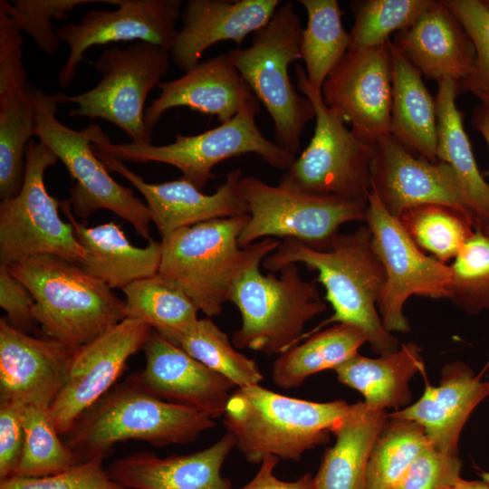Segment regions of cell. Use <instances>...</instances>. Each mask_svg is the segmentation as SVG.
Listing matches in <instances>:
<instances>
[{
    "mask_svg": "<svg viewBox=\"0 0 489 489\" xmlns=\"http://www.w3.org/2000/svg\"><path fill=\"white\" fill-rule=\"evenodd\" d=\"M298 263L318 273L314 280L324 286L325 298L334 311L320 326L302 334L298 343L326 324L345 323L360 329L375 353L385 355L399 349L398 340L385 328L376 309L386 273L373 248L368 225L350 234H338L326 250L296 239H283L262 262L269 273Z\"/></svg>",
    "mask_w": 489,
    "mask_h": 489,
    "instance_id": "cell-1",
    "label": "cell"
},
{
    "mask_svg": "<svg viewBox=\"0 0 489 489\" xmlns=\"http://www.w3.org/2000/svg\"><path fill=\"white\" fill-rule=\"evenodd\" d=\"M249 215L213 219L162 237L158 275L181 290L207 317L219 315L234 283L274 252L280 241L264 238L241 248Z\"/></svg>",
    "mask_w": 489,
    "mask_h": 489,
    "instance_id": "cell-2",
    "label": "cell"
},
{
    "mask_svg": "<svg viewBox=\"0 0 489 489\" xmlns=\"http://www.w3.org/2000/svg\"><path fill=\"white\" fill-rule=\"evenodd\" d=\"M215 426L205 414L152 395L129 375L87 409L63 436L85 461L105 459L117 443L129 439L156 447L192 443Z\"/></svg>",
    "mask_w": 489,
    "mask_h": 489,
    "instance_id": "cell-3",
    "label": "cell"
},
{
    "mask_svg": "<svg viewBox=\"0 0 489 489\" xmlns=\"http://www.w3.org/2000/svg\"><path fill=\"white\" fill-rule=\"evenodd\" d=\"M6 266L32 294L36 323L67 347L78 350L126 319L125 302L77 264L37 254Z\"/></svg>",
    "mask_w": 489,
    "mask_h": 489,
    "instance_id": "cell-4",
    "label": "cell"
},
{
    "mask_svg": "<svg viewBox=\"0 0 489 489\" xmlns=\"http://www.w3.org/2000/svg\"><path fill=\"white\" fill-rule=\"evenodd\" d=\"M350 405L344 400L292 398L251 385L232 392L223 424L251 464H261L267 456L298 461L308 450L329 441Z\"/></svg>",
    "mask_w": 489,
    "mask_h": 489,
    "instance_id": "cell-5",
    "label": "cell"
},
{
    "mask_svg": "<svg viewBox=\"0 0 489 489\" xmlns=\"http://www.w3.org/2000/svg\"><path fill=\"white\" fill-rule=\"evenodd\" d=\"M303 28L294 3L282 2L269 22L253 34L250 46L227 55L273 122L275 143L296 157L307 123L315 118L311 101L292 84L289 65L302 59Z\"/></svg>",
    "mask_w": 489,
    "mask_h": 489,
    "instance_id": "cell-6",
    "label": "cell"
},
{
    "mask_svg": "<svg viewBox=\"0 0 489 489\" xmlns=\"http://www.w3.org/2000/svg\"><path fill=\"white\" fill-rule=\"evenodd\" d=\"M256 264L234 283L229 302L241 314L233 334L237 349L281 355L297 345L305 324L326 311L315 280L304 281L297 264L283 267L281 276L264 275Z\"/></svg>",
    "mask_w": 489,
    "mask_h": 489,
    "instance_id": "cell-7",
    "label": "cell"
},
{
    "mask_svg": "<svg viewBox=\"0 0 489 489\" xmlns=\"http://www.w3.org/2000/svg\"><path fill=\"white\" fill-rule=\"evenodd\" d=\"M58 104L54 95L34 89V136L54 153L75 181L68 200L74 216L85 219L99 209L110 210L128 221L140 237L152 241L148 206L112 178L91 147L103 132L101 127L91 124L81 130L67 127L56 117Z\"/></svg>",
    "mask_w": 489,
    "mask_h": 489,
    "instance_id": "cell-8",
    "label": "cell"
},
{
    "mask_svg": "<svg viewBox=\"0 0 489 489\" xmlns=\"http://www.w3.org/2000/svg\"><path fill=\"white\" fill-rule=\"evenodd\" d=\"M260 102L243 108L234 118L205 132L176 134L172 143H112L106 133L92 142L94 151L120 161L158 162L178 168L183 177L200 190L216 177L212 169L220 162L246 153H254L273 168L287 170L296 157L266 139L255 123Z\"/></svg>",
    "mask_w": 489,
    "mask_h": 489,
    "instance_id": "cell-9",
    "label": "cell"
},
{
    "mask_svg": "<svg viewBox=\"0 0 489 489\" xmlns=\"http://www.w3.org/2000/svg\"><path fill=\"white\" fill-rule=\"evenodd\" d=\"M297 89L315 112L313 136L299 158L282 175L280 184L306 193L349 200H368L371 187L373 143L356 136L324 103L321 91L295 68Z\"/></svg>",
    "mask_w": 489,
    "mask_h": 489,
    "instance_id": "cell-10",
    "label": "cell"
},
{
    "mask_svg": "<svg viewBox=\"0 0 489 489\" xmlns=\"http://www.w3.org/2000/svg\"><path fill=\"white\" fill-rule=\"evenodd\" d=\"M170 52L145 42L124 49H104L90 62L101 78L81 94H55L60 103H73L72 117L102 119L121 129L134 143H151L152 132L145 124V101L158 87L170 66Z\"/></svg>",
    "mask_w": 489,
    "mask_h": 489,
    "instance_id": "cell-11",
    "label": "cell"
},
{
    "mask_svg": "<svg viewBox=\"0 0 489 489\" xmlns=\"http://www.w3.org/2000/svg\"><path fill=\"white\" fill-rule=\"evenodd\" d=\"M240 187L249 207V219L238 239L241 248L261 238L280 237L326 250L341 225L366 219L368 200L310 194L280 183L272 186L253 176L242 177Z\"/></svg>",
    "mask_w": 489,
    "mask_h": 489,
    "instance_id": "cell-12",
    "label": "cell"
},
{
    "mask_svg": "<svg viewBox=\"0 0 489 489\" xmlns=\"http://www.w3.org/2000/svg\"><path fill=\"white\" fill-rule=\"evenodd\" d=\"M57 160L43 142L29 141L22 188L14 197L0 202V264L37 254L82 263L84 253L72 225L62 220L61 202L49 195L44 184L46 169Z\"/></svg>",
    "mask_w": 489,
    "mask_h": 489,
    "instance_id": "cell-13",
    "label": "cell"
},
{
    "mask_svg": "<svg viewBox=\"0 0 489 489\" xmlns=\"http://www.w3.org/2000/svg\"><path fill=\"white\" fill-rule=\"evenodd\" d=\"M367 225L373 248L381 261L386 281L378 302L383 325L389 331L410 330L403 306L411 295L449 298L451 270L427 256L415 244L398 217L390 215L377 193L368 194Z\"/></svg>",
    "mask_w": 489,
    "mask_h": 489,
    "instance_id": "cell-14",
    "label": "cell"
},
{
    "mask_svg": "<svg viewBox=\"0 0 489 489\" xmlns=\"http://www.w3.org/2000/svg\"><path fill=\"white\" fill-rule=\"evenodd\" d=\"M117 5L115 10H88L78 23H69L55 32L69 46L68 57L60 70L58 84L72 82L85 52L94 45L114 42H145L170 52L177 36L181 0H101Z\"/></svg>",
    "mask_w": 489,
    "mask_h": 489,
    "instance_id": "cell-15",
    "label": "cell"
},
{
    "mask_svg": "<svg viewBox=\"0 0 489 489\" xmlns=\"http://www.w3.org/2000/svg\"><path fill=\"white\" fill-rule=\"evenodd\" d=\"M388 43L350 49L322 89L324 103L361 139L374 143L390 133L391 55Z\"/></svg>",
    "mask_w": 489,
    "mask_h": 489,
    "instance_id": "cell-16",
    "label": "cell"
},
{
    "mask_svg": "<svg viewBox=\"0 0 489 489\" xmlns=\"http://www.w3.org/2000/svg\"><path fill=\"white\" fill-rule=\"evenodd\" d=\"M152 332L147 323L126 318L77 350L67 380L49 408L61 436L117 384L129 358L144 349Z\"/></svg>",
    "mask_w": 489,
    "mask_h": 489,
    "instance_id": "cell-17",
    "label": "cell"
},
{
    "mask_svg": "<svg viewBox=\"0 0 489 489\" xmlns=\"http://www.w3.org/2000/svg\"><path fill=\"white\" fill-rule=\"evenodd\" d=\"M370 177V188L395 217L414 206L437 204L461 212L478 229L451 167L442 161L430 162L409 150L391 133L373 143Z\"/></svg>",
    "mask_w": 489,
    "mask_h": 489,
    "instance_id": "cell-18",
    "label": "cell"
},
{
    "mask_svg": "<svg viewBox=\"0 0 489 489\" xmlns=\"http://www.w3.org/2000/svg\"><path fill=\"white\" fill-rule=\"evenodd\" d=\"M77 350L36 338L0 319V399L49 409L70 373Z\"/></svg>",
    "mask_w": 489,
    "mask_h": 489,
    "instance_id": "cell-19",
    "label": "cell"
},
{
    "mask_svg": "<svg viewBox=\"0 0 489 489\" xmlns=\"http://www.w3.org/2000/svg\"><path fill=\"white\" fill-rule=\"evenodd\" d=\"M94 152L108 170L121 175L143 196L162 237L209 220L249 215L240 187L241 168L227 173L216 192L206 195L183 177L160 184L148 183L122 161Z\"/></svg>",
    "mask_w": 489,
    "mask_h": 489,
    "instance_id": "cell-20",
    "label": "cell"
},
{
    "mask_svg": "<svg viewBox=\"0 0 489 489\" xmlns=\"http://www.w3.org/2000/svg\"><path fill=\"white\" fill-rule=\"evenodd\" d=\"M143 350L145 368L130 376L145 390L213 419L224 415L228 399L236 388L232 381L154 331Z\"/></svg>",
    "mask_w": 489,
    "mask_h": 489,
    "instance_id": "cell-21",
    "label": "cell"
},
{
    "mask_svg": "<svg viewBox=\"0 0 489 489\" xmlns=\"http://www.w3.org/2000/svg\"><path fill=\"white\" fill-rule=\"evenodd\" d=\"M158 97L145 110V124L154 126L169 109L187 107L216 116L223 123L243 108L260 102L227 53H221L196 66L176 80L161 82Z\"/></svg>",
    "mask_w": 489,
    "mask_h": 489,
    "instance_id": "cell-22",
    "label": "cell"
},
{
    "mask_svg": "<svg viewBox=\"0 0 489 489\" xmlns=\"http://www.w3.org/2000/svg\"><path fill=\"white\" fill-rule=\"evenodd\" d=\"M279 0H188L182 25L170 50L173 62L185 72L196 66L204 52L222 41L241 45L251 33L264 26Z\"/></svg>",
    "mask_w": 489,
    "mask_h": 489,
    "instance_id": "cell-23",
    "label": "cell"
},
{
    "mask_svg": "<svg viewBox=\"0 0 489 489\" xmlns=\"http://www.w3.org/2000/svg\"><path fill=\"white\" fill-rule=\"evenodd\" d=\"M234 447V437L226 432L200 451L166 457L140 451L115 459L107 471L127 489H234L221 474Z\"/></svg>",
    "mask_w": 489,
    "mask_h": 489,
    "instance_id": "cell-24",
    "label": "cell"
},
{
    "mask_svg": "<svg viewBox=\"0 0 489 489\" xmlns=\"http://www.w3.org/2000/svg\"><path fill=\"white\" fill-rule=\"evenodd\" d=\"M489 396V381L461 361L446 364L438 386L427 384L412 405L388 414L415 421L435 449L457 455L461 431L473 410Z\"/></svg>",
    "mask_w": 489,
    "mask_h": 489,
    "instance_id": "cell-25",
    "label": "cell"
},
{
    "mask_svg": "<svg viewBox=\"0 0 489 489\" xmlns=\"http://www.w3.org/2000/svg\"><path fill=\"white\" fill-rule=\"evenodd\" d=\"M429 79L450 78L459 84L472 74L475 49L468 34L442 1H434L392 42Z\"/></svg>",
    "mask_w": 489,
    "mask_h": 489,
    "instance_id": "cell-26",
    "label": "cell"
},
{
    "mask_svg": "<svg viewBox=\"0 0 489 489\" xmlns=\"http://www.w3.org/2000/svg\"><path fill=\"white\" fill-rule=\"evenodd\" d=\"M61 208L72 225L84 253L79 265L91 276L111 289L122 290L136 281L158 273L161 242L152 240L145 247H137L113 221L87 227L76 220L68 200L61 202Z\"/></svg>",
    "mask_w": 489,
    "mask_h": 489,
    "instance_id": "cell-27",
    "label": "cell"
},
{
    "mask_svg": "<svg viewBox=\"0 0 489 489\" xmlns=\"http://www.w3.org/2000/svg\"><path fill=\"white\" fill-rule=\"evenodd\" d=\"M388 417L386 409L364 401L350 404L332 430L336 440L322 455L315 489H365L369 458Z\"/></svg>",
    "mask_w": 489,
    "mask_h": 489,
    "instance_id": "cell-28",
    "label": "cell"
},
{
    "mask_svg": "<svg viewBox=\"0 0 489 489\" xmlns=\"http://www.w3.org/2000/svg\"><path fill=\"white\" fill-rule=\"evenodd\" d=\"M388 46L392 72L390 133L409 150L437 163L435 98L417 68L392 42Z\"/></svg>",
    "mask_w": 489,
    "mask_h": 489,
    "instance_id": "cell-29",
    "label": "cell"
},
{
    "mask_svg": "<svg viewBox=\"0 0 489 489\" xmlns=\"http://www.w3.org/2000/svg\"><path fill=\"white\" fill-rule=\"evenodd\" d=\"M436 158L455 173L467 206L473 213L477 230L489 222V184L482 177L464 128L462 113L455 98L458 83L450 78L437 81Z\"/></svg>",
    "mask_w": 489,
    "mask_h": 489,
    "instance_id": "cell-30",
    "label": "cell"
},
{
    "mask_svg": "<svg viewBox=\"0 0 489 489\" xmlns=\"http://www.w3.org/2000/svg\"><path fill=\"white\" fill-rule=\"evenodd\" d=\"M338 380L357 391L372 407L400 410L409 404V380L425 373L420 348L408 342L394 352L368 358L359 353L334 369Z\"/></svg>",
    "mask_w": 489,
    "mask_h": 489,
    "instance_id": "cell-31",
    "label": "cell"
},
{
    "mask_svg": "<svg viewBox=\"0 0 489 489\" xmlns=\"http://www.w3.org/2000/svg\"><path fill=\"white\" fill-rule=\"evenodd\" d=\"M305 339L273 363L272 379L279 388H296L315 373L334 370L367 342L360 329L345 323H336Z\"/></svg>",
    "mask_w": 489,
    "mask_h": 489,
    "instance_id": "cell-32",
    "label": "cell"
},
{
    "mask_svg": "<svg viewBox=\"0 0 489 489\" xmlns=\"http://www.w3.org/2000/svg\"><path fill=\"white\" fill-rule=\"evenodd\" d=\"M307 13L301 55L311 85L321 91L330 73L350 46V33L343 28L342 12L337 0H300Z\"/></svg>",
    "mask_w": 489,
    "mask_h": 489,
    "instance_id": "cell-33",
    "label": "cell"
},
{
    "mask_svg": "<svg viewBox=\"0 0 489 489\" xmlns=\"http://www.w3.org/2000/svg\"><path fill=\"white\" fill-rule=\"evenodd\" d=\"M126 318L149 325L166 340L192 326L199 312L190 298L158 274L122 289Z\"/></svg>",
    "mask_w": 489,
    "mask_h": 489,
    "instance_id": "cell-34",
    "label": "cell"
},
{
    "mask_svg": "<svg viewBox=\"0 0 489 489\" xmlns=\"http://www.w3.org/2000/svg\"><path fill=\"white\" fill-rule=\"evenodd\" d=\"M168 340L228 379L236 388L257 385L264 379L255 360L237 351L226 333L209 317L198 319Z\"/></svg>",
    "mask_w": 489,
    "mask_h": 489,
    "instance_id": "cell-35",
    "label": "cell"
},
{
    "mask_svg": "<svg viewBox=\"0 0 489 489\" xmlns=\"http://www.w3.org/2000/svg\"><path fill=\"white\" fill-rule=\"evenodd\" d=\"M428 446L425 431L417 423L388 415L369 458L365 489H394Z\"/></svg>",
    "mask_w": 489,
    "mask_h": 489,
    "instance_id": "cell-36",
    "label": "cell"
},
{
    "mask_svg": "<svg viewBox=\"0 0 489 489\" xmlns=\"http://www.w3.org/2000/svg\"><path fill=\"white\" fill-rule=\"evenodd\" d=\"M35 128L34 89L0 101V198L14 197L21 190L25 150Z\"/></svg>",
    "mask_w": 489,
    "mask_h": 489,
    "instance_id": "cell-37",
    "label": "cell"
},
{
    "mask_svg": "<svg viewBox=\"0 0 489 489\" xmlns=\"http://www.w3.org/2000/svg\"><path fill=\"white\" fill-rule=\"evenodd\" d=\"M22 416L24 445L13 476H48L84 461L60 438L61 435L49 416V409L23 406Z\"/></svg>",
    "mask_w": 489,
    "mask_h": 489,
    "instance_id": "cell-38",
    "label": "cell"
},
{
    "mask_svg": "<svg viewBox=\"0 0 489 489\" xmlns=\"http://www.w3.org/2000/svg\"><path fill=\"white\" fill-rule=\"evenodd\" d=\"M398 218L421 250L443 263L455 257L475 230L471 218L444 205L414 206Z\"/></svg>",
    "mask_w": 489,
    "mask_h": 489,
    "instance_id": "cell-39",
    "label": "cell"
},
{
    "mask_svg": "<svg viewBox=\"0 0 489 489\" xmlns=\"http://www.w3.org/2000/svg\"><path fill=\"white\" fill-rule=\"evenodd\" d=\"M433 0L351 1L354 24L350 49H367L387 43L392 33L410 27ZM349 49V50H350Z\"/></svg>",
    "mask_w": 489,
    "mask_h": 489,
    "instance_id": "cell-40",
    "label": "cell"
},
{
    "mask_svg": "<svg viewBox=\"0 0 489 489\" xmlns=\"http://www.w3.org/2000/svg\"><path fill=\"white\" fill-rule=\"evenodd\" d=\"M449 267V299L469 314L489 311V236L475 230Z\"/></svg>",
    "mask_w": 489,
    "mask_h": 489,
    "instance_id": "cell-41",
    "label": "cell"
},
{
    "mask_svg": "<svg viewBox=\"0 0 489 489\" xmlns=\"http://www.w3.org/2000/svg\"><path fill=\"white\" fill-rule=\"evenodd\" d=\"M101 2L99 0H1L17 29L25 32L46 54H53L59 48L60 39L53 31V19L68 20V13L74 8Z\"/></svg>",
    "mask_w": 489,
    "mask_h": 489,
    "instance_id": "cell-42",
    "label": "cell"
},
{
    "mask_svg": "<svg viewBox=\"0 0 489 489\" xmlns=\"http://www.w3.org/2000/svg\"><path fill=\"white\" fill-rule=\"evenodd\" d=\"M441 1L459 20L475 49L474 72L459 82V93L489 96V9L481 0Z\"/></svg>",
    "mask_w": 489,
    "mask_h": 489,
    "instance_id": "cell-43",
    "label": "cell"
},
{
    "mask_svg": "<svg viewBox=\"0 0 489 489\" xmlns=\"http://www.w3.org/2000/svg\"><path fill=\"white\" fill-rule=\"evenodd\" d=\"M103 460L93 457L43 477L13 476L0 481V489H127L110 477Z\"/></svg>",
    "mask_w": 489,
    "mask_h": 489,
    "instance_id": "cell-44",
    "label": "cell"
},
{
    "mask_svg": "<svg viewBox=\"0 0 489 489\" xmlns=\"http://www.w3.org/2000/svg\"><path fill=\"white\" fill-rule=\"evenodd\" d=\"M462 463L457 455L428 446L415 459L394 489H448L460 478Z\"/></svg>",
    "mask_w": 489,
    "mask_h": 489,
    "instance_id": "cell-45",
    "label": "cell"
},
{
    "mask_svg": "<svg viewBox=\"0 0 489 489\" xmlns=\"http://www.w3.org/2000/svg\"><path fill=\"white\" fill-rule=\"evenodd\" d=\"M23 36L0 5V101L25 94L31 88L23 65Z\"/></svg>",
    "mask_w": 489,
    "mask_h": 489,
    "instance_id": "cell-46",
    "label": "cell"
},
{
    "mask_svg": "<svg viewBox=\"0 0 489 489\" xmlns=\"http://www.w3.org/2000/svg\"><path fill=\"white\" fill-rule=\"evenodd\" d=\"M22 408L0 399V481L13 476L24 449Z\"/></svg>",
    "mask_w": 489,
    "mask_h": 489,
    "instance_id": "cell-47",
    "label": "cell"
},
{
    "mask_svg": "<svg viewBox=\"0 0 489 489\" xmlns=\"http://www.w3.org/2000/svg\"><path fill=\"white\" fill-rule=\"evenodd\" d=\"M0 306L10 324L20 331L26 332L36 323L32 294L4 264H0Z\"/></svg>",
    "mask_w": 489,
    "mask_h": 489,
    "instance_id": "cell-48",
    "label": "cell"
},
{
    "mask_svg": "<svg viewBox=\"0 0 489 489\" xmlns=\"http://www.w3.org/2000/svg\"><path fill=\"white\" fill-rule=\"evenodd\" d=\"M278 461L275 456L265 457L251 481L238 489H315L313 476L309 473L292 482L278 479L274 475Z\"/></svg>",
    "mask_w": 489,
    "mask_h": 489,
    "instance_id": "cell-49",
    "label": "cell"
},
{
    "mask_svg": "<svg viewBox=\"0 0 489 489\" xmlns=\"http://www.w3.org/2000/svg\"><path fill=\"white\" fill-rule=\"evenodd\" d=\"M471 123L483 136L489 149V107L480 102L473 110ZM482 231L489 236V222Z\"/></svg>",
    "mask_w": 489,
    "mask_h": 489,
    "instance_id": "cell-50",
    "label": "cell"
},
{
    "mask_svg": "<svg viewBox=\"0 0 489 489\" xmlns=\"http://www.w3.org/2000/svg\"><path fill=\"white\" fill-rule=\"evenodd\" d=\"M448 489H489V484L484 481H468L460 477Z\"/></svg>",
    "mask_w": 489,
    "mask_h": 489,
    "instance_id": "cell-51",
    "label": "cell"
},
{
    "mask_svg": "<svg viewBox=\"0 0 489 489\" xmlns=\"http://www.w3.org/2000/svg\"><path fill=\"white\" fill-rule=\"evenodd\" d=\"M475 95L480 100L481 103L489 107V96L482 93H476Z\"/></svg>",
    "mask_w": 489,
    "mask_h": 489,
    "instance_id": "cell-52",
    "label": "cell"
},
{
    "mask_svg": "<svg viewBox=\"0 0 489 489\" xmlns=\"http://www.w3.org/2000/svg\"><path fill=\"white\" fill-rule=\"evenodd\" d=\"M482 478H483V481L486 482L489 484V472H484L482 473L481 475Z\"/></svg>",
    "mask_w": 489,
    "mask_h": 489,
    "instance_id": "cell-53",
    "label": "cell"
},
{
    "mask_svg": "<svg viewBox=\"0 0 489 489\" xmlns=\"http://www.w3.org/2000/svg\"><path fill=\"white\" fill-rule=\"evenodd\" d=\"M483 2L486 5V7L489 9V0H483Z\"/></svg>",
    "mask_w": 489,
    "mask_h": 489,
    "instance_id": "cell-54",
    "label": "cell"
}]
</instances>
